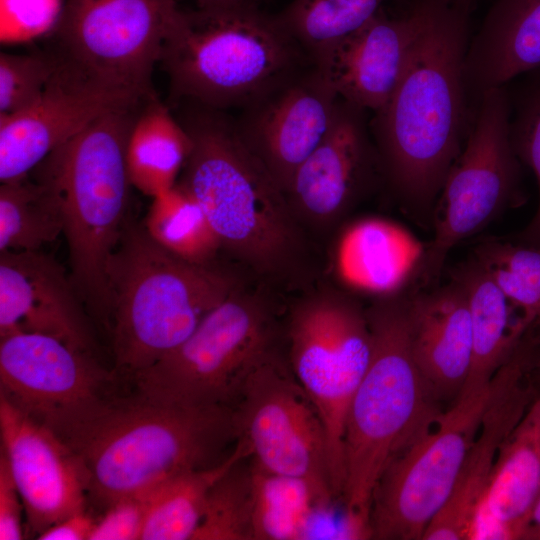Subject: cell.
Returning <instances> with one entry per match:
<instances>
[{"label":"cell","mask_w":540,"mask_h":540,"mask_svg":"<svg viewBox=\"0 0 540 540\" xmlns=\"http://www.w3.org/2000/svg\"><path fill=\"white\" fill-rule=\"evenodd\" d=\"M420 25L404 73L370 121L383 180L414 215L433 214L475 109L464 66L472 7L417 0Z\"/></svg>","instance_id":"6da1fadb"},{"label":"cell","mask_w":540,"mask_h":540,"mask_svg":"<svg viewBox=\"0 0 540 540\" xmlns=\"http://www.w3.org/2000/svg\"><path fill=\"white\" fill-rule=\"evenodd\" d=\"M235 408L124 392L65 440L87 481L88 499L115 500L193 470L216 466L239 441Z\"/></svg>","instance_id":"7a4b0ae2"},{"label":"cell","mask_w":540,"mask_h":540,"mask_svg":"<svg viewBox=\"0 0 540 540\" xmlns=\"http://www.w3.org/2000/svg\"><path fill=\"white\" fill-rule=\"evenodd\" d=\"M408 294L376 297L366 309L373 350L344 430L343 515L351 539L371 538L375 487L389 463L435 419L433 397L413 357Z\"/></svg>","instance_id":"3957f363"},{"label":"cell","mask_w":540,"mask_h":540,"mask_svg":"<svg viewBox=\"0 0 540 540\" xmlns=\"http://www.w3.org/2000/svg\"><path fill=\"white\" fill-rule=\"evenodd\" d=\"M104 325L114 370L130 382L183 342L238 286L215 263L184 260L127 222L107 267Z\"/></svg>","instance_id":"277c9868"},{"label":"cell","mask_w":540,"mask_h":540,"mask_svg":"<svg viewBox=\"0 0 540 540\" xmlns=\"http://www.w3.org/2000/svg\"><path fill=\"white\" fill-rule=\"evenodd\" d=\"M182 123L192 149L180 182L204 209L222 249L259 274L285 275L301 233L285 193L222 111L196 105Z\"/></svg>","instance_id":"5b68a950"},{"label":"cell","mask_w":540,"mask_h":540,"mask_svg":"<svg viewBox=\"0 0 540 540\" xmlns=\"http://www.w3.org/2000/svg\"><path fill=\"white\" fill-rule=\"evenodd\" d=\"M145 102L103 114L38 165L61 199L72 283L103 324L107 267L128 222L127 143Z\"/></svg>","instance_id":"8992f818"},{"label":"cell","mask_w":540,"mask_h":540,"mask_svg":"<svg viewBox=\"0 0 540 540\" xmlns=\"http://www.w3.org/2000/svg\"><path fill=\"white\" fill-rule=\"evenodd\" d=\"M160 63L176 98L220 111L245 109L313 65L279 16L256 4L186 12Z\"/></svg>","instance_id":"52a82bcc"},{"label":"cell","mask_w":540,"mask_h":540,"mask_svg":"<svg viewBox=\"0 0 540 540\" xmlns=\"http://www.w3.org/2000/svg\"><path fill=\"white\" fill-rule=\"evenodd\" d=\"M279 336L269 306L237 288L130 382L154 399L235 408L251 375L280 348Z\"/></svg>","instance_id":"ba28073f"},{"label":"cell","mask_w":540,"mask_h":540,"mask_svg":"<svg viewBox=\"0 0 540 540\" xmlns=\"http://www.w3.org/2000/svg\"><path fill=\"white\" fill-rule=\"evenodd\" d=\"M284 336L290 368L323 421L331 486L340 500L346 416L373 350L367 311L340 292L316 293L290 311Z\"/></svg>","instance_id":"9c48e42d"},{"label":"cell","mask_w":540,"mask_h":540,"mask_svg":"<svg viewBox=\"0 0 540 540\" xmlns=\"http://www.w3.org/2000/svg\"><path fill=\"white\" fill-rule=\"evenodd\" d=\"M506 86L478 99L466 141L434 206V233L422 251L418 275L436 279L450 251L479 232L520 192V160L510 138Z\"/></svg>","instance_id":"30bf717a"},{"label":"cell","mask_w":540,"mask_h":540,"mask_svg":"<svg viewBox=\"0 0 540 540\" xmlns=\"http://www.w3.org/2000/svg\"><path fill=\"white\" fill-rule=\"evenodd\" d=\"M491 383L462 388L455 404L381 475L371 502V539L419 540L449 499L479 431Z\"/></svg>","instance_id":"8fae6325"},{"label":"cell","mask_w":540,"mask_h":540,"mask_svg":"<svg viewBox=\"0 0 540 540\" xmlns=\"http://www.w3.org/2000/svg\"><path fill=\"white\" fill-rule=\"evenodd\" d=\"M185 16L174 0H67L56 25L60 58L106 83L154 97V68Z\"/></svg>","instance_id":"7c38bea8"},{"label":"cell","mask_w":540,"mask_h":540,"mask_svg":"<svg viewBox=\"0 0 540 540\" xmlns=\"http://www.w3.org/2000/svg\"><path fill=\"white\" fill-rule=\"evenodd\" d=\"M122 382L94 354L54 337L0 338V395L62 440L123 394Z\"/></svg>","instance_id":"4fadbf2b"},{"label":"cell","mask_w":540,"mask_h":540,"mask_svg":"<svg viewBox=\"0 0 540 540\" xmlns=\"http://www.w3.org/2000/svg\"><path fill=\"white\" fill-rule=\"evenodd\" d=\"M235 411L240 438L257 466L308 478L333 493L323 421L285 350H275L254 371Z\"/></svg>","instance_id":"5bb4252c"},{"label":"cell","mask_w":540,"mask_h":540,"mask_svg":"<svg viewBox=\"0 0 540 540\" xmlns=\"http://www.w3.org/2000/svg\"><path fill=\"white\" fill-rule=\"evenodd\" d=\"M57 59V69L40 98L18 113L0 117L1 182L28 175L103 114L150 99Z\"/></svg>","instance_id":"9a60e30c"},{"label":"cell","mask_w":540,"mask_h":540,"mask_svg":"<svg viewBox=\"0 0 540 540\" xmlns=\"http://www.w3.org/2000/svg\"><path fill=\"white\" fill-rule=\"evenodd\" d=\"M340 99L326 72L313 64L243 109L235 122L284 193L296 169L327 135Z\"/></svg>","instance_id":"2e32d148"},{"label":"cell","mask_w":540,"mask_h":540,"mask_svg":"<svg viewBox=\"0 0 540 540\" xmlns=\"http://www.w3.org/2000/svg\"><path fill=\"white\" fill-rule=\"evenodd\" d=\"M1 453L20 492L26 533L87 509V481L67 443L0 395Z\"/></svg>","instance_id":"e0dca14e"},{"label":"cell","mask_w":540,"mask_h":540,"mask_svg":"<svg viewBox=\"0 0 540 540\" xmlns=\"http://www.w3.org/2000/svg\"><path fill=\"white\" fill-rule=\"evenodd\" d=\"M382 174L366 110L340 99L327 135L294 172L285 191L296 215L315 226L335 222Z\"/></svg>","instance_id":"ac0fdd59"},{"label":"cell","mask_w":540,"mask_h":540,"mask_svg":"<svg viewBox=\"0 0 540 540\" xmlns=\"http://www.w3.org/2000/svg\"><path fill=\"white\" fill-rule=\"evenodd\" d=\"M83 304L52 256L41 250L0 252V338L41 334L95 355Z\"/></svg>","instance_id":"d6986e66"},{"label":"cell","mask_w":540,"mask_h":540,"mask_svg":"<svg viewBox=\"0 0 540 540\" xmlns=\"http://www.w3.org/2000/svg\"><path fill=\"white\" fill-rule=\"evenodd\" d=\"M528 360V351L520 344L493 376L479 431L449 499L429 523L424 540H466L499 448L537 398L528 381Z\"/></svg>","instance_id":"ffe728a7"},{"label":"cell","mask_w":540,"mask_h":540,"mask_svg":"<svg viewBox=\"0 0 540 540\" xmlns=\"http://www.w3.org/2000/svg\"><path fill=\"white\" fill-rule=\"evenodd\" d=\"M419 25L417 0L398 15H390L382 7L340 40L319 68L326 72L341 99L376 112L404 73Z\"/></svg>","instance_id":"44dd1931"},{"label":"cell","mask_w":540,"mask_h":540,"mask_svg":"<svg viewBox=\"0 0 540 540\" xmlns=\"http://www.w3.org/2000/svg\"><path fill=\"white\" fill-rule=\"evenodd\" d=\"M407 311L413 357L431 395H459L473 352L464 287L453 277L443 287L408 295Z\"/></svg>","instance_id":"7402d4cb"},{"label":"cell","mask_w":540,"mask_h":540,"mask_svg":"<svg viewBox=\"0 0 540 540\" xmlns=\"http://www.w3.org/2000/svg\"><path fill=\"white\" fill-rule=\"evenodd\" d=\"M540 494V396L501 444L466 540H522Z\"/></svg>","instance_id":"603a6c76"},{"label":"cell","mask_w":540,"mask_h":540,"mask_svg":"<svg viewBox=\"0 0 540 540\" xmlns=\"http://www.w3.org/2000/svg\"><path fill=\"white\" fill-rule=\"evenodd\" d=\"M540 67V0H495L471 36L464 80L472 105Z\"/></svg>","instance_id":"cb8c5ba5"},{"label":"cell","mask_w":540,"mask_h":540,"mask_svg":"<svg viewBox=\"0 0 540 540\" xmlns=\"http://www.w3.org/2000/svg\"><path fill=\"white\" fill-rule=\"evenodd\" d=\"M454 278L465 289L472 326V363L462 388L487 386L531 323L477 257L456 271Z\"/></svg>","instance_id":"d4e9b609"},{"label":"cell","mask_w":540,"mask_h":540,"mask_svg":"<svg viewBox=\"0 0 540 540\" xmlns=\"http://www.w3.org/2000/svg\"><path fill=\"white\" fill-rule=\"evenodd\" d=\"M254 540L325 539L335 519L333 493L304 477L273 473L251 459Z\"/></svg>","instance_id":"484cf974"},{"label":"cell","mask_w":540,"mask_h":540,"mask_svg":"<svg viewBox=\"0 0 540 540\" xmlns=\"http://www.w3.org/2000/svg\"><path fill=\"white\" fill-rule=\"evenodd\" d=\"M422 251L392 223L367 219L354 224L342 237L338 269L350 285L383 296L399 291L415 272Z\"/></svg>","instance_id":"4316f807"},{"label":"cell","mask_w":540,"mask_h":540,"mask_svg":"<svg viewBox=\"0 0 540 540\" xmlns=\"http://www.w3.org/2000/svg\"><path fill=\"white\" fill-rule=\"evenodd\" d=\"M192 149V139L156 96L142 106L127 143L131 185L151 198L177 182Z\"/></svg>","instance_id":"83f0119b"},{"label":"cell","mask_w":540,"mask_h":540,"mask_svg":"<svg viewBox=\"0 0 540 540\" xmlns=\"http://www.w3.org/2000/svg\"><path fill=\"white\" fill-rule=\"evenodd\" d=\"M243 439L222 463L179 474L162 484L148 512L140 540H193L215 482L239 460L250 457Z\"/></svg>","instance_id":"f1b7e54d"},{"label":"cell","mask_w":540,"mask_h":540,"mask_svg":"<svg viewBox=\"0 0 540 540\" xmlns=\"http://www.w3.org/2000/svg\"><path fill=\"white\" fill-rule=\"evenodd\" d=\"M63 229L61 199L47 181L26 175L1 182L0 252L40 250Z\"/></svg>","instance_id":"f546056e"},{"label":"cell","mask_w":540,"mask_h":540,"mask_svg":"<svg viewBox=\"0 0 540 540\" xmlns=\"http://www.w3.org/2000/svg\"><path fill=\"white\" fill-rule=\"evenodd\" d=\"M143 226L163 248L193 263H213L222 249L204 209L181 183L152 198Z\"/></svg>","instance_id":"4dcf8cb0"},{"label":"cell","mask_w":540,"mask_h":540,"mask_svg":"<svg viewBox=\"0 0 540 540\" xmlns=\"http://www.w3.org/2000/svg\"><path fill=\"white\" fill-rule=\"evenodd\" d=\"M385 0H294L278 14L312 63L322 66L336 44L371 19Z\"/></svg>","instance_id":"1f68e13d"},{"label":"cell","mask_w":540,"mask_h":540,"mask_svg":"<svg viewBox=\"0 0 540 540\" xmlns=\"http://www.w3.org/2000/svg\"><path fill=\"white\" fill-rule=\"evenodd\" d=\"M251 456L236 462L212 486L193 540H254Z\"/></svg>","instance_id":"d6a6232c"},{"label":"cell","mask_w":540,"mask_h":540,"mask_svg":"<svg viewBox=\"0 0 540 540\" xmlns=\"http://www.w3.org/2000/svg\"><path fill=\"white\" fill-rule=\"evenodd\" d=\"M505 86L510 106L511 143L520 162L532 170L539 192L537 209L521 233V241L540 247V67Z\"/></svg>","instance_id":"836d02e7"},{"label":"cell","mask_w":540,"mask_h":540,"mask_svg":"<svg viewBox=\"0 0 540 540\" xmlns=\"http://www.w3.org/2000/svg\"><path fill=\"white\" fill-rule=\"evenodd\" d=\"M477 258L531 326L540 329V247L487 242L479 247Z\"/></svg>","instance_id":"e575fe53"},{"label":"cell","mask_w":540,"mask_h":540,"mask_svg":"<svg viewBox=\"0 0 540 540\" xmlns=\"http://www.w3.org/2000/svg\"><path fill=\"white\" fill-rule=\"evenodd\" d=\"M58 59L44 54H0V117L36 102L52 79Z\"/></svg>","instance_id":"d590c367"},{"label":"cell","mask_w":540,"mask_h":540,"mask_svg":"<svg viewBox=\"0 0 540 540\" xmlns=\"http://www.w3.org/2000/svg\"><path fill=\"white\" fill-rule=\"evenodd\" d=\"M161 486L125 495L109 504L97 516L89 540H140L148 512Z\"/></svg>","instance_id":"8d00e7d4"},{"label":"cell","mask_w":540,"mask_h":540,"mask_svg":"<svg viewBox=\"0 0 540 540\" xmlns=\"http://www.w3.org/2000/svg\"><path fill=\"white\" fill-rule=\"evenodd\" d=\"M60 0H1L2 27L15 31H36L58 20Z\"/></svg>","instance_id":"74e56055"},{"label":"cell","mask_w":540,"mask_h":540,"mask_svg":"<svg viewBox=\"0 0 540 540\" xmlns=\"http://www.w3.org/2000/svg\"><path fill=\"white\" fill-rule=\"evenodd\" d=\"M24 504L9 463L0 453V539L21 540L27 535Z\"/></svg>","instance_id":"f35d334b"},{"label":"cell","mask_w":540,"mask_h":540,"mask_svg":"<svg viewBox=\"0 0 540 540\" xmlns=\"http://www.w3.org/2000/svg\"><path fill=\"white\" fill-rule=\"evenodd\" d=\"M97 516L88 509L76 512L48 527L39 540H89Z\"/></svg>","instance_id":"ab89813d"},{"label":"cell","mask_w":540,"mask_h":540,"mask_svg":"<svg viewBox=\"0 0 540 540\" xmlns=\"http://www.w3.org/2000/svg\"><path fill=\"white\" fill-rule=\"evenodd\" d=\"M257 0H196L200 10L215 12L256 4Z\"/></svg>","instance_id":"60d3db41"},{"label":"cell","mask_w":540,"mask_h":540,"mask_svg":"<svg viewBox=\"0 0 540 540\" xmlns=\"http://www.w3.org/2000/svg\"><path fill=\"white\" fill-rule=\"evenodd\" d=\"M522 540H540V494L530 512Z\"/></svg>","instance_id":"b9f144b4"},{"label":"cell","mask_w":540,"mask_h":540,"mask_svg":"<svg viewBox=\"0 0 540 540\" xmlns=\"http://www.w3.org/2000/svg\"><path fill=\"white\" fill-rule=\"evenodd\" d=\"M450 1L472 7L476 0H450Z\"/></svg>","instance_id":"7bdbcfd3"}]
</instances>
